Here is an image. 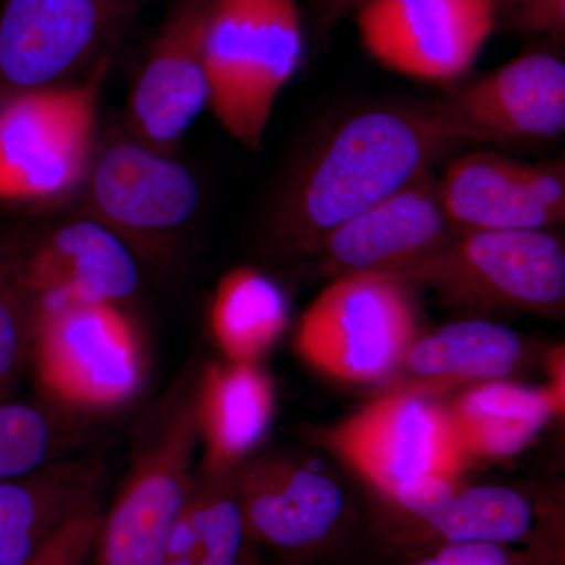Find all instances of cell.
<instances>
[{
  "mask_svg": "<svg viewBox=\"0 0 565 565\" xmlns=\"http://www.w3.org/2000/svg\"><path fill=\"white\" fill-rule=\"evenodd\" d=\"M131 0H3L0 84L7 92L65 84L129 21Z\"/></svg>",
  "mask_w": 565,
  "mask_h": 565,
  "instance_id": "cell-9",
  "label": "cell"
},
{
  "mask_svg": "<svg viewBox=\"0 0 565 565\" xmlns=\"http://www.w3.org/2000/svg\"><path fill=\"white\" fill-rule=\"evenodd\" d=\"M364 50L393 73L456 82L498 22L494 0H363L352 13Z\"/></svg>",
  "mask_w": 565,
  "mask_h": 565,
  "instance_id": "cell-8",
  "label": "cell"
},
{
  "mask_svg": "<svg viewBox=\"0 0 565 565\" xmlns=\"http://www.w3.org/2000/svg\"><path fill=\"white\" fill-rule=\"evenodd\" d=\"M415 565H516L504 545L490 542H446Z\"/></svg>",
  "mask_w": 565,
  "mask_h": 565,
  "instance_id": "cell-31",
  "label": "cell"
},
{
  "mask_svg": "<svg viewBox=\"0 0 565 565\" xmlns=\"http://www.w3.org/2000/svg\"><path fill=\"white\" fill-rule=\"evenodd\" d=\"M107 63L77 84L0 99V204L44 206L84 184L92 166Z\"/></svg>",
  "mask_w": 565,
  "mask_h": 565,
  "instance_id": "cell-5",
  "label": "cell"
},
{
  "mask_svg": "<svg viewBox=\"0 0 565 565\" xmlns=\"http://www.w3.org/2000/svg\"><path fill=\"white\" fill-rule=\"evenodd\" d=\"M22 270L39 300L71 297L126 307L140 285L136 253L92 217L65 223L25 245Z\"/></svg>",
  "mask_w": 565,
  "mask_h": 565,
  "instance_id": "cell-15",
  "label": "cell"
},
{
  "mask_svg": "<svg viewBox=\"0 0 565 565\" xmlns=\"http://www.w3.org/2000/svg\"><path fill=\"white\" fill-rule=\"evenodd\" d=\"M25 245L17 244L14 241L0 236V277L21 258Z\"/></svg>",
  "mask_w": 565,
  "mask_h": 565,
  "instance_id": "cell-34",
  "label": "cell"
},
{
  "mask_svg": "<svg viewBox=\"0 0 565 565\" xmlns=\"http://www.w3.org/2000/svg\"><path fill=\"white\" fill-rule=\"evenodd\" d=\"M140 327L122 305L39 300L31 374L41 399L93 422L136 403L147 381Z\"/></svg>",
  "mask_w": 565,
  "mask_h": 565,
  "instance_id": "cell-3",
  "label": "cell"
},
{
  "mask_svg": "<svg viewBox=\"0 0 565 565\" xmlns=\"http://www.w3.org/2000/svg\"><path fill=\"white\" fill-rule=\"evenodd\" d=\"M446 215L462 232L548 230L555 225L531 199L522 161L494 151L456 159L437 180Z\"/></svg>",
  "mask_w": 565,
  "mask_h": 565,
  "instance_id": "cell-18",
  "label": "cell"
},
{
  "mask_svg": "<svg viewBox=\"0 0 565 565\" xmlns=\"http://www.w3.org/2000/svg\"><path fill=\"white\" fill-rule=\"evenodd\" d=\"M199 374L195 366L181 371L137 422L128 473L103 511L93 565H162L195 475Z\"/></svg>",
  "mask_w": 565,
  "mask_h": 565,
  "instance_id": "cell-2",
  "label": "cell"
},
{
  "mask_svg": "<svg viewBox=\"0 0 565 565\" xmlns=\"http://www.w3.org/2000/svg\"><path fill=\"white\" fill-rule=\"evenodd\" d=\"M212 0H177L162 22L128 99L131 139L172 156L210 107L206 28Z\"/></svg>",
  "mask_w": 565,
  "mask_h": 565,
  "instance_id": "cell-10",
  "label": "cell"
},
{
  "mask_svg": "<svg viewBox=\"0 0 565 565\" xmlns=\"http://www.w3.org/2000/svg\"><path fill=\"white\" fill-rule=\"evenodd\" d=\"M407 364L422 377L500 379L522 355L519 334L501 323H449L407 349Z\"/></svg>",
  "mask_w": 565,
  "mask_h": 565,
  "instance_id": "cell-24",
  "label": "cell"
},
{
  "mask_svg": "<svg viewBox=\"0 0 565 565\" xmlns=\"http://www.w3.org/2000/svg\"><path fill=\"white\" fill-rule=\"evenodd\" d=\"M556 394L494 382L465 394L449 412L467 455L511 456L555 411Z\"/></svg>",
  "mask_w": 565,
  "mask_h": 565,
  "instance_id": "cell-21",
  "label": "cell"
},
{
  "mask_svg": "<svg viewBox=\"0 0 565 565\" xmlns=\"http://www.w3.org/2000/svg\"><path fill=\"white\" fill-rule=\"evenodd\" d=\"M498 18L504 14L520 31L563 39L565 0H494Z\"/></svg>",
  "mask_w": 565,
  "mask_h": 565,
  "instance_id": "cell-28",
  "label": "cell"
},
{
  "mask_svg": "<svg viewBox=\"0 0 565 565\" xmlns=\"http://www.w3.org/2000/svg\"><path fill=\"white\" fill-rule=\"evenodd\" d=\"M523 181L533 202L552 218L564 221L565 215V166L563 159L542 162L522 161Z\"/></svg>",
  "mask_w": 565,
  "mask_h": 565,
  "instance_id": "cell-29",
  "label": "cell"
},
{
  "mask_svg": "<svg viewBox=\"0 0 565 565\" xmlns=\"http://www.w3.org/2000/svg\"><path fill=\"white\" fill-rule=\"evenodd\" d=\"M99 501L71 516L46 539L39 552L24 565H85L92 557L93 544L102 522Z\"/></svg>",
  "mask_w": 565,
  "mask_h": 565,
  "instance_id": "cell-27",
  "label": "cell"
},
{
  "mask_svg": "<svg viewBox=\"0 0 565 565\" xmlns=\"http://www.w3.org/2000/svg\"><path fill=\"white\" fill-rule=\"evenodd\" d=\"M210 321L228 360L255 363L285 330L288 303L273 278L252 267H237L218 281Z\"/></svg>",
  "mask_w": 565,
  "mask_h": 565,
  "instance_id": "cell-22",
  "label": "cell"
},
{
  "mask_svg": "<svg viewBox=\"0 0 565 565\" xmlns=\"http://www.w3.org/2000/svg\"><path fill=\"white\" fill-rule=\"evenodd\" d=\"M22 259L24 253L0 277V403L13 399L31 373L39 297L25 278Z\"/></svg>",
  "mask_w": 565,
  "mask_h": 565,
  "instance_id": "cell-26",
  "label": "cell"
},
{
  "mask_svg": "<svg viewBox=\"0 0 565 565\" xmlns=\"http://www.w3.org/2000/svg\"><path fill=\"white\" fill-rule=\"evenodd\" d=\"M274 393L255 363L211 364L196 384L200 467L234 471L262 440L273 418Z\"/></svg>",
  "mask_w": 565,
  "mask_h": 565,
  "instance_id": "cell-17",
  "label": "cell"
},
{
  "mask_svg": "<svg viewBox=\"0 0 565 565\" xmlns=\"http://www.w3.org/2000/svg\"><path fill=\"white\" fill-rule=\"evenodd\" d=\"M394 278L430 286L459 303L559 313L564 244L548 230H457L437 252Z\"/></svg>",
  "mask_w": 565,
  "mask_h": 565,
  "instance_id": "cell-6",
  "label": "cell"
},
{
  "mask_svg": "<svg viewBox=\"0 0 565 565\" xmlns=\"http://www.w3.org/2000/svg\"><path fill=\"white\" fill-rule=\"evenodd\" d=\"M456 479L457 476L448 475L423 476L397 489L392 498L405 511L423 520L444 508L455 497L459 490Z\"/></svg>",
  "mask_w": 565,
  "mask_h": 565,
  "instance_id": "cell-30",
  "label": "cell"
},
{
  "mask_svg": "<svg viewBox=\"0 0 565 565\" xmlns=\"http://www.w3.org/2000/svg\"><path fill=\"white\" fill-rule=\"evenodd\" d=\"M334 444L388 497L423 476L459 475L467 456L449 412L412 394L367 405L337 430Z\"/></svg>",
  "mask_w": 565,
  "mask_h": 565,
  "instance_id": "cell-11",
  "label": "cell"
},
{
  "mask_svg": "<svg viewBox=\"0 0 565 565\" xmlns=\"http://www.w3.org/2000/svg\"><path fill=\"white\" fill-rule=\"evenodd\" d=\"M54 531L0 535V565H24Z\"/></svg>",
  "mask_w": 565,
  "mask_h": 565,
  "instance_id": "cell-32",
  "label": "cell"
},
{
  "mask_svg": "<svg viewBox=\"0 0 565 565\" xmlns=\"http://www.w3.org/2000/svg\"><path fill=\"white\" fill-rule=\"evenodd\" d=\"M423 522L446 542L504 545L526 537L533 526V511L526 498L509 487L478 486L457 490L444 508Z\"/></svg>",
  "mask_w": 565,
  "mask_h": 565,
  "instance_id": "cell-25",
  "label": "cell"
},
{
  "mask_svg": "<svg viewBox=\"0 0 565 565\" xmlns=\"http://www.w3.org/2000/svg\"><path fill=\"white\" fill-rule=\"evenodd\" d=\"M104 465L74 456L39 473L0 481V535L51 533L99 501Z\"/></svg>",
  "mask_w": 565,
  "mask_h": 565,
  "instance_id": "cell-20",
  "label": "cell"
},
{
  "mask_svg": "<svg viewBox=\"0 0 565 565\" xmlns=\"http://www.w3.org/2000/svg\"><path fill=\"white\" fill-rule=\"evenodd\" d=\"M250 539L275 548L319 544L340 520L344 497L332 479L285 460H256L234 470Z\"/></svg>",
  "mask_w": 565,
  "mask_h": 565,
  "instance_id": "cell-16",
  "label": "cell"
},
{
  "mask_svg": "<svg viewBox=\"0 0 565 565\" xmlns=\"http://www.w3.org/2000/svg\"><path fill=\"white\" fill-rule=\"evenodd\" d=\"M247 539L234 471L199 467L162 565H247Z\"/></svg>",
  "mask_w": 565,
  "mask_h": 565,
  "instance_id": "cell-19",
  "label": "cell"
},
{
  "mask_svg": "<svg viewBox=\"0 0 565 565\" xmlns=\"http://www.w3.org/2000/svg\"><path fill=\"white\" fill-rule=\"evenodd\" d=\"M465 141L548 140L565 129V63L527 52L437 99Z\"/></svg>",
  "mask_w": 565,
  "mask_h": 565,
  "instance_id": "cell-13",
  "label": "cell"
},
{
  "mask_svg": "<svg viewBox=\"0 0 565 565\" xmlns=\"http://www.w3.org/2000/svg\"><path fill=\"white\" fill-rule=\"evenodd\" d=\"M363 0H321L319 3V25L323 28H332V25L340 22L345 17H352L353 11L356 7L362 3Z\"/></svg>",
  "mask_w": 565,
  "mask_h": 565,
  "instance_id": "cell-33",
  "label": "cell"
},
{
  "mask_svg": "<svg viewBox=\"0 0 565 565\" xmlns=\"http://www.w3.org/2000/svg\"><path fill=\"white\" fill-rule=\"evenodd\" d=\"M411 282L384 274L338 277L300 322L297 348L344 381H374L393 370L415 332Z\"/></svg>",
  "mask_w": 565,
  "mask_h": 565,
  "instance_id": "cell-7",
  "label": "cell"
},
{
  "mask_svg": "<svg viewBox=\"0 0 565 565\" xmlns=\"http://www.w3.org/2000/svg\"><path fill=\"white\" fill-rule=\"evenodd\" d=\"M456 232L430 173L338 226L318 252L327 269L340 277H396L437 252Z\"/></svg>",
  "mask_w": 565,
  "mask_h": 565,
  "instance_id": "cell-14",
  "label": "cell"
},
{
  "mask_svg": "<svg viewBox=\"0 0 565 565\" xmlns=\"http://www.w3.org/2000/svg\"><path fill=\"white\" fill-rule=\"evenodd\" d=\"M85 181L90 217L137 247L188 225L200 203L199 182L184 166L131 137L99 152Z\"/></svg>",
  "mask_w": 565,
  "mask_h": 565,
  "instance_id": "cell-12",
  "label": "cell"
},
{
  "mask_svg": "<svg viewBox=\"0 0 565 565\" xmlns=\"http://www.w3.org/2000/svg\"><path fill=\"white\" fill-rule=\"evenodd\" d=\"M302 55L297 0H212L206 28L210 109L232 139L262 150L275 104Z\"/></svg>",
  "mask_w": 565,
  "mask_h": 565,
  "instance_id": "cell-4",
  "label": "cell"
},
{
  "mask_svg": "<svg viewBox=\"0 0 565 565\" xmlns=\"http://www.w3.org/2000/svg\"><path fill=\"white\" fill-rule=\"evenodd\" d=\"M90 419L47 401L0 403V481L39 473L70 459L87 437Z\"/></svg>",
  "mask_w": 565,
  "mask_h": 565,
  "instance_id": "cell-23",
  "label": "cell"
},
{
  "mask_svg": "<svg viewBox=\"0 0 565 565\" xmlns=\"http://www.w3.org/2000/svg\"><path fill=\"white\" fill-rule=\"evenodd\" d=\"M467 143L435 102L375 104L338 118L282 185L270 236L282 253H316L338 226L433 173Z\"/></svg>",
  "mask_w": 565,
  "mask_h": 565,
  "instance_id": "cell-1",
  "label": "cell"
}]
</instances>
